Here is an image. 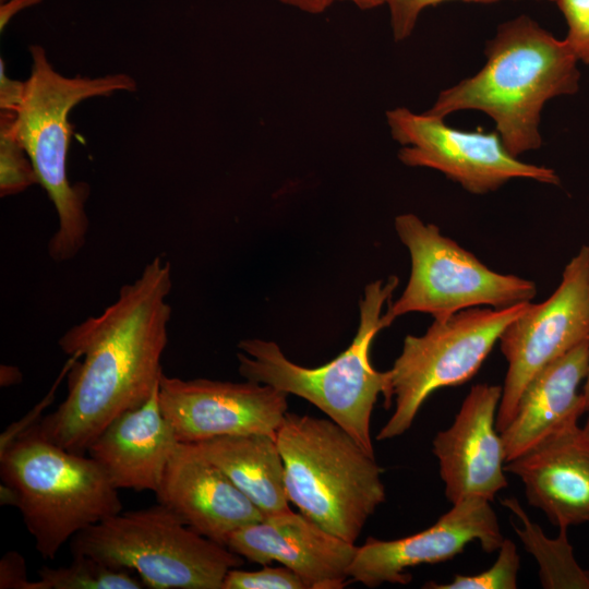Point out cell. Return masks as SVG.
Listing matches in <instances>:
<instances>
[{"label": "cell", "mask_w": 589, "mask_h": 589, "mask_svg": "<svg viewBox=\"0 0 589 589\" xmlns=\"http://www.w3.org/2000/svg\"><path fill=\"white\" fill-rule=\"evenodd\" d=\"M171 288L170 263L156 256L100 314L60 337L59 347L73 364L65 398L36 423L43 436L86 454L110 422L153 395L164 373Z\"/></svg>", "instance_id": "1"}, {"label": "cell", "mask_w": 589, "mask_h": 589, "mask_svg": "<svg viewBox=\"0 0 589 589\" xmlns=\"http://www.w3.org/2000/svg\"><path fill=\"white\" fill-rule=\"evenodd\" d=\"M479 72L442 91L424 113L445 119L461 110L488 115L515 157L541 147V112L552 98L579 89L578 60L528 15L498 25Z\"/></svg>", "instance_id": "2"}, {"label": "cell", "mask_w": 589, "mask_h": 589, "mask_svg": "<svg viewBox=\"0 0 589 589\" xmlns=\"http://www.w3.org/2000/svg\"><path fill=\"white\" fill-rule=\"evenodd\" d=\"M31 73L14 113L13 129L29 156L38 183L52 202L58 227L48 242L55 262L73 259L84 247L88 230L86 183L68 178V153L73 132L69 115L80 103L135 92V80L125 73L103 76H64L50 63L40 45L29 47Z\"/></svg>", "instance_id": "3"}, {"label": "cell", "mask_w": 589, "mask_h": 589, "mask_svg": "<svg viewBox=\"0 0 589 589\" xmlns=\"http://www.w3.org/2000/svg\"><path fill=\"white\" fill-rule=\"evenodd\" d=\"M1 504L15 506L35 549L53 560L64 543L122 510L118 489L89 456L70 452L35 424L0 448Z\"/></svg>", "instance_id": "4"}, {"label": "cell", "mask_w": 589, "mask_h": 589, "mask_svg": "<svg viewBox=\"0 0 589 589\" xmlns=\"http://www.w3.org/2000/svg\"><path fill=\"white\" fill-rule=\"evenodd\" d=\"M397 285L398 278L389 276L365 287L357 334L330 362L317 368L301 366L290 361L276 342L249 338L239 342V373L248 381L311 402L374 456L371 416L381 394L386 407L390 406L389 374L373 368L370 349L377 333L386 328L383 306L390 301Z\"/></svg>", "instance_id": "5"}, {"label": "cell", "mask_w": 589, "mask_h": 589, "mask_svg": "<svg viewBox=\"0 0 589 589\" xmlns=\"http://www.w3.org/2000/svg\"><path fill=\"white\" fill-rule=\"evenodd\" d=\"M289 502L354 543L385 501L382 468L330 419L287 412L276 433Z\"/></svg>", "instance_id": "6"}, {"label": "cell", "mask_w": 589, "mask_h": 589, "mask_svg": "<svg viewBox=\"0 0 589 589\" xmlns=\"http://www.w3.org/2000/svg\"><path fill=\"white\" fill-rule=\"evenodd\" d=\"M71 554L136 573L153 589H223L243 557L189 526L161 504L122 510L76 533Z\"/></svg>", "instance_id": "7"}, {"label": "cell", "mask_w": 589, "mask_h": 589, "mask_svg": "<svg viewBox=\"0 0 589 589\" xmlns=\"http://www.w3.org/2000/svg\"><path fill=\"white\" fill-rule=\"evenodd\" d=\"M395 230L411 259V273L401 296L389 301L383 322L421 312L445 320L471 308L494 309L531 302L537 286L527 278L501 274L485 266L471 252L443 236L433 224L413 214L395 218Z\"/></svg>", "instance_id": "8"}, {"label": "cell", "mask_w": 589, "mask_h": 589, "mask_svg": "<svg viewBox=\"0 0 589 589\" xmlns=\"http://www.w3.org/2000/svg\"><path fill=\"white\" fill-rule=\"evenodd\" d=\"M528 304L466 309L445 320H434L421 336L407 335L388 370L389 404L394 399L395 408L376 440L402 435L432 393L471 380L506 326Z\"/></svg>", "instance_id": "9"}, {"label": "cell", "mask_w": 589, "mask_h": 589, "mask_svg": "<svg viewBox=\"0 0 589 589\" xmlns=\"http://www.w3.org/2000/svg\"><path fill=\"white\" fill-rule=\"evenodd\" d=\"M392 137L402 147L399 160L409 167L442 172L472 194L498 190L513 179L560 184L554 169L524 163L504 146L496 131H464L444 119L398 107L386 111Z\"/></svg>", "instance_id": "10"}, {"label": "cell", "mask_w": 589, "mask_h": 589, "mask_svg": "<svg viewBox=\"0 0 589 589\" xmlns=\"http://www.w3.org/2000/svg\"><path fill=\"white\" fill-rule=\"evenodd\" d=\"M589 339V247L565 266L554 292L531 303L503 330L498 342L508 368L502 386L496 429L510 422L529 381L545 365Z\"/></svg>", "instance_id": "11"}, {"label": "cell", "mask_w": 589, "mask_h": 589, "mask_svg": "<svg viewBox=\"0 0 589 589\" xmlns=\"http://www.w3.org/2000/svg\"><path fill=\"white\" fill-rule=\"evenodd\" d=\"M288 394L252 381L183 380L161 374L158 399L180 443L223 435L273 437L288 410Z\"/></svg>", "instance_id": "12"}, {"label": "cell", "mask_w": 589, "mask_h": 589, "mask_svg": "<svg viewBox=\"0 0 589 589\" xmlns=\"http://www.w3.org/2000/svg\"><path fill=\"white\" fill-rule=\"evenodd\" d=\"M489 500L469 496L456 503L431 527L396 540L369 538L357 546L348 578L369 588L383 584L407 585L406 569L454 558L473 541L484 552L497 551L504 537Z\"/></svg>", "instance_id": "13"}, {"label": "cell", "mask_w": 589, "mask_h": 589, "mask_svg": "<svg viewBox=\"0 0 589 589\" xmlns=\"http://www.w3.org/2000/svg\"><path fill=\"white\" fill-rule=\"evenodd\" d=\"M501 397L502 386L473 385L452 425L433 438V454L452 504L469 496L492 502L507 486L505 450L496 429Z\"/></svg>", "instance_id": "14"}, {"label": "cell", "mask_w": 589, "mask_h": 589, "mask_svg": "<svg viewBox=\"0 0 589 589\" xmlns=\"http://www.w3.org/2000/svg\"><path fill=\"white\" fill-rule=\"evenodd\" d=\"M227 546L250 562H279L299 575L309 589L344 588L357 551L354 543L291 509L236 530Z\"/></svg>", "instance_id": "15"}, {"label": "cell", "mask_w": 589, "mask_h": 589, "mask_svg": "<svg viewBox=\"0 0 589 589\" xmlns=\"http://www.w3.org/2000/svg\"><path fill=\"white\" fill-rule=\"evenodd\" d=\"M575 416L520 456L505 462L528 503L557 528L589 522V438Z\"/></svg>", "instance_id": "16"}, {"label": "cell", "mask_w": 589, "mask_h": 589, "mask_svg": "<svg viewBox=\"0 0 589 589\" xmlns=\"http://www.w3.org/2000/svg\"><path fill=\"white\" fill-rule=\"evenodd\" d=\"M155 494L187 526L226 546L232 532L264 518L225 472L182 443Z\"/></svg>", "instance_id": "17"}, {"label": "cell", "mask_w": 589, "mask_h": 589, "mask_svg": "<svg viewBox=\"0 0 589 589\" xmlns=\"http://www.w3.org/2000/svg\"><path fill=\"white\" fill-rule=\"evenodd\" d=\"M179 443L161 411L157 387L143 405L110 422L86 454L116 489L155 493Z\"/></svg>", "instance_id": "18"}, {"label": "cell", "mask_w": 589, "mask_h": 589, "mask_svg": "<svg viewBox=\"0 0 589 589\" xmlns=\"http://www.w3.org/2000/svg\"><path fill=\"white\" fill-rule=\"evenodd\" d=\"M589 368V339L541 369L525 387L501 432L506 461L531 448L570 418L586 412L580 385Z\"/></svg>", "instance_id": "19"}, {"label": "cell", "mask_w": 589, "mask_h": 589, "mask_svg": "<svg viewBox=\"0 0 589 589\" xmlns=\"http://www.w3.org/2000/svg\"><path fill=\"white\" fill-rule=\"evenodd\" d=\"M182 444L225 472L264 517L290 509L275 437L251 433Z\"/></svg>", "instance_id": "20"}, {"label": "cell", "mask_w": 589, "mask_h": 589, "mask_svg": "<svg viewBox=\"0 0 589 589\" xmlns=\"http://www.w3.org/2000/svg\"><path fill=\"white\" fill-rule=\"evenodd\" d=\"M502 504L516 515L521 524L513 528L526 550L539 566L540 584L545 589H589V570L577 562L567 536V528H558L555 538L545 536L540 526L530 520L515 497Z\"/></svg>", "instance_id": "21"}, {"label": "cell", "mask_w": 589, "mask_h": 589, "mask_svg": "<svg viewBox=\"0 0 589 589\" xmlns=\"http://www.w3.org/2000/svg\"><path fill=\"white\" fill-rule=\"evenodd\" d=\"M67 566H44L35 589H140L145 585L131 570L118 569L85 554L72 555Z\"/></svg>", "instance_id": "22"}, {"label": "cell", "mask_w": 589, "mask_h": 589, "mask_svg": "<svg viewBox=\"0 0 589 589\" xmlns=\"http://www.w3.org/2000/svg\"><path fill=\"white\" fill-rule=\"evenodd\" d=\"M14 113L0 116V195L19 194L38 183L32 160L13 129Z\"/></svg>", "instance_id": "23"}, {"label": "cell", "mask_w": 589, "mask_h": 589, "mask_svg": "<svg viewBox=\"0 0 589 589\" xmlns=\"http://www.w3.org/2000/svg\"><path fill=\"white\" fill-rule=\"evenodd\" d=\"M493 565L476 575H455L449 582H426L431 589H516L520 567L517 546L510 539L503 540Z\"/></svg>", "instance_id": "24"}, {"label": "cell", "mask_w": 589, "mask_h": 589, "mask_svg": "<svg viewBox=\"0 0 589 589\" xmlns=\"http://www.w3.org/2000/svg\"><path fill=\"white\" fill-rule=\"evenodd\" d=\"M223 589H309L304 580L286 566L264 565L259 570L231 568L223 584Z\"/></svg>", "instance_id": "25"}, {"label": "cell", "mask_w": 589, "mask_h": 589, "mask_svg": "<svg viewBox=\"0 0 589 589\" xmlns=\"http://www.w3.org/2000/svg\"><path fill=\"white\" fill-rule=\"evenodd\" d=\"M567 34L565 41L579 62L589 64V0H555Z\"/></svg>", "instance_id": "26"}, {"label": "cell", "mask_w": 589, "mask_h": 589, "mask_svg": "<svg viewBox=\"0 0 589 589\" xmlns=\"http://www.w3.org/2000/svg\"><path fill=\"white\" fill-rule=\"evenodd\" d=\"M449 0H387L389 21L395 41H404L412 34L419 15L428 7ZM466 2H494L498 0H461ZM555 1V0H546Z\"/></svg>", "instance_id": "27"}, {"label": "cell", "mask_w": 589, "mask_h": 589, "mask_svg": "<svg viewBox=\"0 0 589 589\" xmlns=\"http://www.w3.org/2000/svg\"><path fill=\"white\" fill-rule=\"evenodd\" d=\"M0 589H35V580L27 577L24 557L14 550L0 560Z\"/></svg>", "instance_id": "28"}, {"label": "cell", "mask_w": 589, "mask_h": 589, "mask_svg": "<svg viewBox=\"0 0 589 589\" xmlns=\"http://www.w3.org/2000/svg\"><path fill=\"white\" fill-rule=\"evenodd\" d=\"M25 81L12 80L7 74L5 62L0 59V109L15 113L21 105Z\"/></svg>", "instance_id": "29"}, {"label": "cell", "mask_w": 589, "mask_h": 589, "mask_svg": "<svg viewBox=\"0 0 589 589\" xmlns=\"http://www.w3.org/2000/svg\"><path fill=\"white\" fill-rule=\"evenodd\" d=\"M43 0H5L0 5V31L3 32L11 20L21 11L39 4Z\"/></svg>", "instance_id": "30"}, {"label": "cell", "mask_w": 589, "mask_h": 589, "mask_svg": "<svg viewBox=\"0 0 589 589\" xmlns=\"http://www.w3.org/2000/svg\"><path fill=\"white\" fill-rule=\"evenodd\" d=\"M279 2L297 8L311 14L323 13L334 1L333 0H278Z\"/></svg>", "instance_id": "31"}, {"label": "cell", "mask_w": 589, "mask_h": 589, "mask_svg": "<svg viewBox=\"0 0 589 589\" xmlns=\"http://www.w3.org/2000/svg\"><path fill=\"white\" fill-rule=\"evenodd\" d=\"M22 380L21 371L13 365H1L0 370V384L1 386H11L19 384Z\"/></svg>", "instance_id": "32"}, {"label": "cell", "mask_w": 589, "mask_h": 589, "mask_svg": "<svg viewBox=\"0 0 589 589\" xmlns=\"http://www.w3.org/2000/svg\"><path fill=\"white\" fill-rule=\"evenodd\" d=\"M339 1H345V0H339ZM346 1H350L354 3L361 10L374 9L387 2V0H346Z\"/></svg>", "instance_id": "33"}, {"label": "cell", "mask_w": 589, "mask_h": 589, "mask_svg": "<svg viewBox=\"0 0 589 589\" xmlns=\"http://www.w3.org/2000/svg\"><path fill=\"white\" fill-rule=\"evenodd\" d=\"M581 394H582L586 411H588L589 410V368H588L586 380L581 388Z\"/></svg>", "instance_id": "34"}, {"label": "cell", "mask_w": 589, "mask_h": 589, "mask_svg": "<svg viewBox=\"0 0 589 589\" xmlns=\"http://www.w3.org/2000/svg\"><path fill=\"white\" fill-rule=\"evenodd\" d=\"M589 411V410H588ZM586 436L589 438V414L587 417L586 423L584 426H581Z\"/></svg>", "instance_id": "35"}, {"label": "cell", "mask_w": 589, "mask_h": 589, "mask_svg": "<svg viewBox=\"0 0 589 589\" xmlns=\"http://www.w3.org/2000/svg\"><path fill=\"white\" fill-rule=\"evenodd\" d=\"M1 2L5 1V0H0Z\"/></svg>", "instance_id": "36"}, {"label": "cell", "mask_w": 589, "mask_h": 589, "mask_svg": "<svg viewBox=\"0 0 589 589\" xmlns=\"http://www.w3.org/2000/svg\"><path fill=\"white\" fill-rule=\"evenodd\" d=\"M589 524V522H588Z\"/></svg>", "instance_id": "37"}]
</instances>
